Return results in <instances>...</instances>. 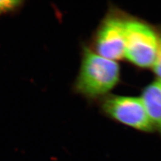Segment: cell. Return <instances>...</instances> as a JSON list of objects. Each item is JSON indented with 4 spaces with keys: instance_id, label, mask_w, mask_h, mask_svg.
<instances>
[{
    "instance_id": "cell-4",
    "label": "cell",
    "mask_w": 161,
    "mask_h": 161,
    "mask_svg": "<svg viewBox=\"0 0 161 161\" xmlns=\"http://www.w3.org/2000/svg\"><path fill=\"white\" fill-rule=\"evenodd\" d=\"M125 18L118 11L110 12L105 16L95 35V53L116 62L124 58Z\"/></svg>"
},
{
    "instance_id": "cell-5",
    "label": "cell",
    "mask_w": 161,
    "mask_h": 161,
    "mask_svg": "<svg viewBox=\"0 0 161 161\" xmlns=\"http://www.w3.org/2000/svg\"><path fill=\"white\" fill-rule=\"evenodd\" d=\"M140 97L154 131L161 136V80L156 79L147 85Z\"/></svg>"
},
{
    "instance_id": "cell-1",
    "label": "cell",
    "mask_w": 161,
    "mask_h": 161,
    "mask_svg": "<svg viewBox=\"0 0 161 161\" xmlns=\"http://www.w3.org/2000/svg\"><path fill=\"white\" fill-rule=\"evenodd\" d=\"M120 68L114 60L101 57L84 47L80 71L75 83L79 93L91 98H103L118 84Z\"/></svg>"
},
{
    "instance_id": "cell-7",
    "label": "cell",
    "mask_w": 161,
    "mask_h": 161,
    "mask_svg": "<svg viewBox=\"0 0 161 161\" xmlns=\"http://www.w3.org/2000/svg\"><path fill=\"white\" fill-rule=\"evenodd\" d=\"M21 3L19 1H13V0H0V13L5 12L11 10L18 6Z\"/></svg>"
},
{
    "instance_id": "cell-2",
    "label": "cell",
    "mask_w": 161,
    "mask_h": 161,
    "mask_svg": "<svg viewBox=\"0 0 161 161\" xmlns=\"http://www.w3.org/2000/svg\"><path fill=\"white\" fill-rule=\"evenodd\" d=\"M124 36V58L138 68H152L159 46L156 30L142 20L126 17Z\"/></svg>"
},
{
    "instance_id": "cell-3",
    "label": "cell",
    "mask_w": 161,
    "mask_h": 161,
    "mask_svg": "<svg viewBox=\"0 0 161 161\" xmlns=\"http://www.w3.org/2000/svg\"><path fill=\"white\" fill-rule=\"evenodd\" d=\"M101 109L118 123L143 132L154 131L140 97L108 95L102 99Z\"/></svg>"
},
{
    "instance_id": "cell-6",
    "label": "cell",
    "mask_w": 161,
    "mask_h": 161,
    "mask_svg": "<svg viewBox=\"0 0 161 161\" xmlns=\"http://www.w3.org/2000/svg\"><path fill=\"white\" fill-rule=\"evenodd\" d=\"M152 69L157 75V79L161 80V33L159 34V46L157 56Z\"/></svg>"
}]
</instances>
